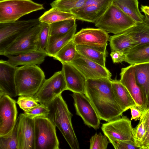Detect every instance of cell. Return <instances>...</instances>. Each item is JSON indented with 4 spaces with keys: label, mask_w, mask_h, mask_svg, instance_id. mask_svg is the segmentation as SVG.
Returning a JSON list of instances; mask_svg holds the SVG:
<instances>
[{
    "label": "cell",
    "mask_w": 149,
    "mask_h": 149,
    "mask_svg": "<svg viewBox=\"0 0 149 149\" xmlns=\"http://www.w3.org/2000/svg\"><path fill=\"white\" fill-rule=\"evenodd\" d=\"M35 149H59L56 126L47 117L34 118Z\"/></svg>",
    "instance_id": "cell-6"
},
{
    "label": "cell",
    "mask_w": 149,
    "mask_h": 149,
    "mask_svg": "<svg viewBox=\"0 0 149 149\" xmlns=\"http://www.w3.org/2000/svg\"><path fill=\"white\" fill-rule=\"evenodd\" d=\"M45 9L43 4L32 0H1L0 23L14 22L24 15Z\"/></svg>",
    "instance_id": "cell-5"
},
{
    "label": "cell",
    "mask_w": 149,
    "mask_h": 149,
    "mask_svg": "<svg viewBox=\"0 0 149 149\" xmlns=\"http://www.w3.org/2000/svg\"><path fill=\"white\" fill-rule=\"evenodd\" d=\"M62 71L66 83L67 90L73 93L85 92L86 79L76 68L70 63H62Z\"/></svg>",
    "instance_id": "cell-19"
},
{
    "label": "cell",
    "mask_w": 149,
    "mask_h": 149,
    "mask_svg": "<svg viewBox=\"0 0 149 149\" xmlns=\"http://www.w3.org/2000/svg\"><path fill=\"white\" fill-rule=\"evenodd\" d=\"M141 9L142 12L149 16V6L142 5Z\"/></svg>",
    "instance_id": "cell-44"
},
{
    "label": "cell",
    "mask_w": 149,
    "mask_h": 149,
    "mask_svg": "<svg viewBox=\"0 0 149 149\" xmlns=\"http://www.w3.org/2000/svg\"><path fill=\"white\" fill-rule=\"evenodd\" d=\"M18 118L12 131L7 135L0 136V149H18Z\"/></svg>",
    "instance_id": "cell-32"
},
{
    "label": "cell",
    "mask_w": 149,
    "mask_h": 149,
    "mask_svg": "<svg viewBox=\"0 0 149 149\" xmlns=\"http://www.w3.org/2000/svg\"><path fill=\"white\" fill-rule=\"evenodd\" d=\"M141 117H142L144 118L147 133L149 131V111L143 113Z\"/></svg>",
    "instance_id": "cell-42"
},
{
    "label": "cell",
    "mask_w": 149,
    "mask_h": 149,
    "mask_svg": "<svg viewBox=\"0 0 149 149\" xmlns=\"http://www.w3.org/2000/svg\"><path fill=\"white\" fill-rule=\"evenodd\" d=\"M110 143L115 149H140L135 141L130 140H115Z\"/></svg>",
    "instance_id": "cell-39"
},
{
    "label": "cell",
    "mask_w": 149,
    "mask_h": 149,
    "mask_svg": "<svg viewBox=\"0 0 149 149\" xmlns=\"http://www.w3.org/2000/svg\"><path fill=\"white\" fill-rule=\"evenodd\" d=\"M77 25L67 34L54 39H49L45 50L48 56L53 57L64 46L73 39L76 31Z\"/></svg>",
    "instance_id": "cell-26"
},
{
    "label": "cell",
    "mask_w": 149,
    "mask_h": 149,
    "mask_svg": "<svg viewBox=\"0 0 149 149\" xmlns=\"http://www.w3.org/2000/svg\"><path fill=\"white\" fill-rule=\"evenodd\" d=\"M40 23L30 29L0 52V55L6 56L17 55L38 50V37L41 28Z\"/></svg>",
    "instance_id": "cell-9"
},
{
    "label": "cell",
    "mask_w": 149,
    "mask_h": 149,
    "mask_svg": "<svg viewBox=\"0 0 149 149\" xmlns=\"http://www.w3.org/2000/svg\"><path fill=\"white\" fill-rule=\"evenodd\" d=\"M108 33L99 28H82L74 34L72 40L76 45L87 46L106 53L110 37Z\"/></svg>",
    "instance_id": "cell-10"
},
{
    "label": "cell",
    "mask_w": 149,
    "mask_h": 149,
    "mask_svg": "<svg viewBox=\"0 0 149 149\" xmlns=\"http://www.w3.org/2000/svg\"><path fill=\"white\" fill-rule=\"evenodd\" d=\"M40 22L38 18L0 23V52Z\"/></svg>",
    "instance_id": "cell-7"
},
{
    "label": "cell",
    "mask_w": 149,
    "mask_h": 149,
    "mask_svg": "<svg viewBox=\"0 0 149 149\" xmlns=\"http://www.w3.org/2000/svg\"><path fill=\"white\" fill-rule=\"evenodd\" d=\"M33 96H20L16 103L24 111H28L40 104Z\"/></svg>",
    "instance_id": "cell-37"
},
{
    "label": "cell",
    "mask_w": 149,
    "mask_h": 149,
    "mask_svg": "<svg viewBox=\"0 0 149 149\" xmlns=\"http://www.w3.org/2000/svg\"><path fill=\"white\" fill-rule=\"evenodd\" d=\"M77 52L86 58L106 67L105 61L107 52H102L92 47L82 45H76Z\"/></svg>",
    "instance_id": "cell-29"
},
{
    "label": "cell",
    "mask_w": 149,
    "mask_h": 149,
    "mask_svg": "<svg viewBox=\"0 0 149 149\" xmlns=\"http://www.w3.org/2000/svg\"><path fill=\"white\" fill-rule=\"evenodd\" d=\"M145 15V18L143 23L149 26V16L146 14Z\"/></svg>",
    "instance_id": "cell-45"
},
{
    "label": "cell",
    "mask_w": 149,
    "mask_h": 149,
    "mask_svg": "<svg viewBox=\"0 0 149 149\" xmlns=\"http://www.w3.org/2000/svg\"><path fill=\"white\" fill-rule=\"evenodd\" d=\"M113 0H87L84 6L70 12L76 20L95 23L105 13Z\"/></svg>",
    "instance_id": "cell-13"
},
{
    "label": "cell",
    "mask_w": 149,
    "mask_h": 149,
    "mask_svg": "<svg viewBox=\"0 0 149 149\" xmlns=\"http://www.w3.org/2000/svg\"><path fill=\"white\" fill-rule=\"evenodd\" d=\"M49 111L47 117L60 131L72 149H79V144L72 123V115L61 94L46 105Z\"/></svg>",
    "instance_id": "cell-2"
},
{
    "label": "cell",
    "mask_w": 149,
    "mask_h": 149,
    "mask_svg": "<svg viewBox=\"0 0 149 149\" xmlns=\"http://www.w3.org/2000/svg\"><path fill=\"white\" fill-rule=\"evenodd\" d=\"M147 149H149V143H148V147H147Z\"/></svg>",
    "instance_id": "cell-47"
},
{
    "label": "cell",
    "mask_w": 149,
    "mask_h": 149,
    "mask_svg": "<svg viewBox=\"0 0 149 149\" xmlns=\"http://www.w3.org/2000/svg\"><path fill=\"white\" fill-rule=\"evenodd\" d=\"M126 31L132 36L136 46L149 44V25L144 23H137L135 26Z\"/></svg>",
    "instance_id": "cell-30"
},
{
    "label": "cell",
    "mask_w": 149,
    "mask_h": 149,
    "mask_svg": "<svg viewBox=\"0 0 149 149\" xmlns=\"http://www.w3.org/2000/svg\"><path fill=\"white\" fill-rule=\"evenodd\" d=\"M148 111H149V107H148V109H147L144 112H145Z\"/></svg>",
    "instance_id": "cell-46"
},
{
    "label": "cell",
    "mask_w": 149,
    "mask_h": 149,
    "mask_svg": "<svg viewBox=\"0 0 149 149\" xmlns=\"http://www.w3.org/2000/svg\"><path fill=\"white\" fill-rule=\"evenodd\" d=\"M136 127L133 128V134L135 143L141 149V146L146 133L144 118L141 117Z\"/></svg>",
    "instance_id": "cell-35"
},
{
    "label": "cell",
    "mask_w": 149,
    "mask_h": 149,
    "mask_svg": "<svg viewBox=\"0 0 149 149\" xmlns=\"http://www.w3.org/2000/svg\"><path fill=\"white\" fill-rule=\"evenodd\" d=\"M66 90H67L66 83L61 70L45 79L39 90L33 96L40 104L46 105Z\"/></svg>",
    "instance_id": "cell-8"
},
{
    "label": "cell",
    "mask_w": 149,
    "mask_h": 149,
    "mask_svg": "<svg viewBox=\"0 0 149 149\" xmlns=\"http://www.w3.org/2000/svg\"><path fill=\"white\" fill-rule=\"evenodd\" d=\"M48 56L45 50H37L17 55H8L7 62L12 65H39L42 63L45 58Z\"/></svg>",
    "instance_id": "cell-20"
},
{
    "label": "cell",
    "mask_w": 149,
    "mask_h": 149,
    "mask_svg": "<svg viewBox=\"0 0 149 149\" xmlns=\"http://www.w3.org/2000/svg\"><path fill=\"white\" fill-rule=\"evenodd\" d=\"M101 129L110 142L117 140L134 141L131 120L126 116L103 124Z\"/></svg>",
    "instance_id": "cell-11"
},
{
    "label": "cell",
    "mask_w": 149,
    "mask_h": 149,
    "mask_svg": "<svg viewBox=\"0 0 149 149\" xmlns=\"http://www.w3.org/2000/svg\"><path fill=\"white\" fill-rule=\"evenodd\" d=\"M79 71L86 79L98 78L111 79V73L106 68L86 58L78 52L70 63Z\"/></svg>",
    "instance_id": "cell-15"
},
{
    "label": "cell",
    "mask_w": 149,
    "mask_h": 149,
    "mask_svg": "<svg viewBox=\"0 0 149 149\" xmlns=\"http://www.w3.org/2000/svg\"><path fill=\"white\" fill-rule=\"evenodd\" d=\"M124 62L130 65L149 62V44L136 45L125 52Z\"/></svg>",
    "instance_id": "cell-23"
},
{
    "label": "cell",
    "mask_w": 149,
    "mask_h": 149,
    "mask_svg": "<svg viewBox=\"0 0 149 149\" xmlns=\"http://www.w3.org/2000/svg\"><path fill=\"white\" fill-rule=\"evenodd\" d=\"M77 53L76 45L72 39L61 49L53 58L62 63H70L75 58Z\"/></svg>",
    "instance_id": "cell-31"
},
{
    "label": "cell",
    "mask_w": 149,
    "mask_h": 149,
    "mask_svg": "<svg viewBox=\"0 0 149 149\" xmlns=\"http://www.w3.org/2000/svg\"><path fill=\"white\" fill-rule=\"evenodd\" d=\"M49 111L46 105L40 104L39 106L28 111H24V113L30 118H34L39 116L47 117Z\"/></svg>",
    "instance_id": "cell-38"
},
{
    "label": "cell",
    "mask_w": 149,
    "mask_h": 149,
    "mask_svg": "<svg viewBox=\"0 0 149 149\" xmlns=\"http://www.w3.org/2000/svg\"><path fill=\"white\" fill-rule=\"evenodd\" d=\"M76 114L80 116L84 123L95 130L99 128L101 120L91 102L84 94L73 93Z\"/></svg>",
    "instance_id": "cell-12"
},
{
    "label": "cell",
    "mask_w": 149,
    "mask_h": 149,
    "mask_svg": "<svg viewBox=\"0 0 149 149\" xmlns=\"http://www.w3.org/2000/svg\"><path fill=\"white\" fill-rule=\"evenodd\" d=\"M107 138L100 132L96 133L90 139V149H106L109 143Z\"/></svg>",
    "instance_id": "cell-36"
},
{
    "label": "cell",
    "mask_w": 149,
    "mask_h": 149,
    "mask_svg": "<svg viewBox=\"0 0 149 149\" xmlns=\"http://www.w3.org/2000/svg\"><path fill=\"white\" fill-rule=\"evenodd\" d=\"M130 109L132 115L130 120H134L136 121L139 120L142 114V111L136 107H132Z\"/></svg>",
    "instance_id": "cell-41"
},
{
    "label": "cell",
    "mask_w": 149,
    "mask_h": 149,
    "mask_svg": "<svg viewBox=\"0 0 149 149\" xmlns=\"http://www.w3.org/2000/svg\"><path fill=\"white\" fill-rule=\"evenodd\" d=\"M109 41L111 52L122 51L125 53L136 46L132 36L126 31L111 36Z\"/></svg>",
    "instance_id": "cell-25"
},
{
    "label": "cell",
    "mask_w": 149,
    "mask_h": 149,
    "mask_svg": "<svg viewBox=\"0 0 149 149\" xmlns=\"http://www.w3.org/2000/svg\"><path fill=\"white\" fill-rule=\"evenodd\" d=\"M18 118V149H35L34 118L24 113Z\"/></svg>",
    "instance_id": "cell-17"
},
{
    "label": "cell",
    "mask_w": 149,
    "mask_h": 149,
    "mask_svg": "<svg viewBox=\"0 0 149 149\" xmlns=\"http://www.w3.org/2000/svg\"><path fill=\"white\" fill-rule=\"evenodd\" d=\"M85 94L101 120L107 122L122 116L123 111L115 99L111 79H87Z\"/></svg>",
    "instance_id": "cell-1"
},
{
    "label": "cell",
    "mask_w": 149,
    "mask_h": 149,
    "mask_svg": "<svg viewBox=\"0 0 149 149\" xmlns=\"http://www.w3.org/2000/svg\"><path fill=\"white\" fill-rule=\"evenodd\" d=\"M17 68L7 61H0V95H7L11 97L18 96L15 80Z\"/></svg>",
    "instance_id": "cell-18"
},
{
    "label": "cell",
    "mask_w": 149,
    "mask_h": 149,
    "mask_svg": "<svg viewBox=\"0 0 149 149\" xmlns=\"http://www.w3.org/2000/svg\"><path fill=\"white\" fill-rule=\"evenodd\" d=\"M110 56L113 63H118L124 62L125 59V53L123 51H112Z\"/></svg>",
    "instance_id": "cell-40"
},
{
    "label": "cell",
    "mask_w": 149,
    "mask_h": 149,
    "mask_svg": "<svg viewBox=\"0 0 149 149\" xmlns=\"http://www.w3.org/2000/svg\"><path fill=\"white\" fill-rule=\"evenodd\" d=\"M76 19L63 20L49 24V39H54L67 34L76 25Z\"/></svg>",
    "instance_id": "cell-28"
},
{
    "label": "cell",
    "mask_w": 149,
    "mask_h": 149,
    "mask_svg": "<svg viewBox=\"0 0 149 149\" xmlns=\"http://www.w3.org/2000/svg\"><path fill=\"white\" fill-rule=\"evenodd\" d=\"M45 80V73L37 65L17 67L15 80L18 96H33Z\"/></svg>",
    "instance_id": "cell-3"
},
{
    "label": "cell",
    "mask_w": 149,
    "mask_h": 149,
    "mask_svg": "<svg viewBox=\"0 0 149 149\" xmlns=\"http://www.w3.org/2000/svg\"><path fill=\"white\" fill-rule=\"evenodd\" d=\"M113 93L118 104L123 111L136 107V104L126 88L119 80H111Z\"/></svg>",
    "instance_id": "cell-22"
},
{
    "label": "cell",
    "mask_w": 149,
    "mask_h": 149,
    "mask_svg": "<svg viewBox=\"0 0 149 149\" xmlns=\"http://www.w3.org/2000/svg\"><path fill=\"white\" fill-rule=\"evenodd\" d=\"M133 65L136 82L141 91L146 111L149 106V62Z\"/></svg>",
    "instance_id": "cell-21"
},
{
    "label": "cell",
    "mask_w": 149,
    "mask_h": 149,
    "mask_svg": "<svg viewBox=\"0 0 149 149\" xmlns=\"http://www.w3.org/2000/svg\"><path fill=\"white\" fill-rule=\"evenodd\" d=\"M113 3L137 23L143 22L145 16L141 14L139 10L138 0H113Z\"/></svg>",
    "instance_id": "cell-24"
},
{
    "label": "cell",
    "mask_w": 149,
    "mask_h": 149,
    "mask_svg": "<svg viewBox=\"0 0 149 149\" xmlns=\"http://www.w3.org/2000/svg\"><path fill=\"white\" fill-rule=\"evenodd\" d=\"M38 19L40 22L49 24L64 20L76 19L75 15L72 13L63 11L54 8H52L45 12Z\"/></svg>",
    "instance_id": "cell-27"
},
{
    "label": "cell",
    "mask_w": 149,
    "mask_h": 149,
    "mask_svg": "<svg viewBox=\"0 0 149 149\" xmlns=\"http://www.w3.org/2000/svg\"><path fill=\"white\" fill-rule=\"evenodd\" d=\"M87 0H55L50 4L52 8L70 12L82 7Z\"/></svg>",
    "instance_id": "cell-33"
},
{
    "label": "cell",
    "mask_w": 149,
    "mask_h": 149,
    "mask_svg": "<svg viewBox=\"0 0 149 149\" xmlns=\"http://www.w3.org/2000/svg\"><path fill=\"white\" fill-rule=\"evenodd\" d=\"M149 142V131L146 133L141 146V149H147Z\"/></svg>",
    "instance_id": "cell-43"
},
{
    "label": "cell",
    "mask_w": 149,
    "mask_h": 149,
    "mask_svg": "<svg viewBox=\"0 0 149 149\" xmlns=\"http://www.w3.org/2000/svg\"><path fill=\"white\" fill-rule=\"evenodd\" d=\"M16 101L7 95H0V136L9 133L16 122Z\"/></svg>",
    "instance_id": "cell-14"
},
{
    "label": "cell",
    "mask_w": 149,
    "mask_h": 149,
    "mask_svg": "<svg viewBox=\"0 0 149 149\" xmlns=\"http://www.w3.org/2000/svg\"><path fill=\"white\" fill-rule=\"evenodd\" d=\"M40 24L41 28L38 37V50H45L49 37L50 26L44 22H40Z\"/></svg>",
    "instance_id": "cell-34"
},
{
    "label": "cell",
    "mask_w": 149,
    "mask_h": 149,
    "mask_svg": "<svg viewBox=\"0 0 149 149\" xmlns=\"http://www.w3.org/2000/svg\"><path fill=\"white\" fill-rule=\"evenodd\" d=\"M120 75V82L126 88L134 100L136 107L143 113L146 111V109L141 91L136 82L133 65H130L122 68Z\"/></svg>",
    "instance_id": "cell-16"
},
{
    "label": "cell",
    "mask_w": 149,
    "mask_h": 149,
    "mask_svg": "<svg viewBox=\"0 0 149 149\" xmlns=\"http://www.w3.org/2000/svg\"><path fill=\"white\" fill-rule=\"evenodd\" d=\"M94 24L96 27L108 33L115 35L124 32L135 26L137 23L112 3Z\"/></svg>",
    "instance_id": "cell-4"
}]
</instances>
